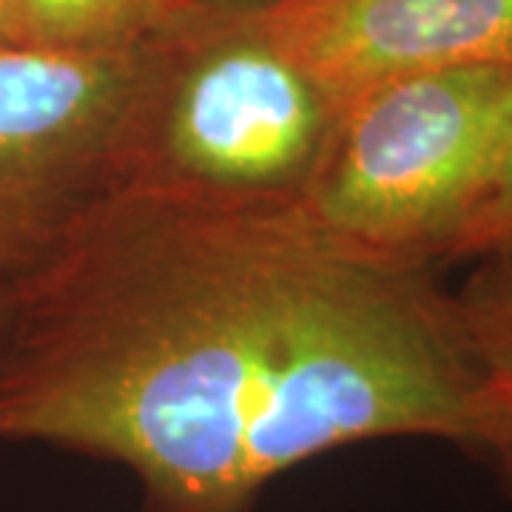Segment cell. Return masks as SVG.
I'll list each match as a JSON object with an SVG mask.
<instances>
[{"label": "cell", "mask_w": 512, "mask_h": 512, "mask_svg": "<svg viewBox=\"0 0 512 512\" xmlns=\"http://www.w3.org/2000/svg\"><path fill=\"white\" fill-rule=\"evenodd\" d=\"M490 416L456 293L285 214L109 197L0 322V441L123 464L143 512H251L359 441L478 458Z\"/></svg>", "instance_id": "1"}, {"label": "cell", "mask_w": 512, "mask_h": 512, "mask_svg": "<svg viewBox=\"0 0 512 512\" xmlns=\"http://www.w3.org/2000/svg\"><path fill=\"white\" fill-rule=\"evenodd\" d=\"M339 111L259 6L191 3L137 46L111 197L288 214Z\"/></svg>", "instance_id": "2"}, {"label": "cell", "mask_w": 512, "mask_h": 512, "mask_svg": "<svg viewBox=\"0 0 512 512\" xmlns=\"http://www.w3.org/2000/svg\"><path fill=\"white\" fill-rule=\"evenodd\" d=\"M512 123V66L410 74L348 100L311 183L285 214L359 262H453L495 180Z\"/></svg>", "instance_id": "3"}, {"label": "cell", "mask_w": 512, "mask_h": 512, "mask_svg": "<svg viewBox=\"0 0 512 512\" xmlns=\"http://www.w3.org/2000/svg\"><path fill=\"white\" fill-rule=\"evenodd\" d=\"M134 52L0 43V285L40 271L111 197Z\"/></svg>", "instance_id": "4"}, {"label": "cell", "mask_w": 512, "mask_h": 512, "mask_svg": "<svg viewBox=\"0 0 512 512\" xmlns=\"http://www.w3.org/2000/svg\"><path fill=\"white\" fill-rule=\"evenodd\" d=\"M276 43L336 100L453 66H512V0H274Z\"/></svg>", "instance_id": "5"}, {"label": "cell", "mask_w": 512, "mask_h": 512, "mask_svg": "<svg viewBox=\"0 0 512 512\" xmlns=\"http://www.w3.org/2000/svg\"><path fill=\"white\" fill-rule=\"evenodd\" d=\"M473 259L476 265L456 291V302L493 399L478 458L490 464L501 490L512 498V242Z\"/></svg>", "instance_id": "6"}, {"label": "cell", "mask_w": 512, "mask_h": 512, "mask_svg": "<svg viewBox=\"0 0 512 512\" xmlns=\"http://www.w3.org/2000/svg\"><path fill=\"white\" fill-rule=\"evenodd\" d=\"M188 0H0L6 43L69 52H134Z\"/></svg>", "instance_id": "7"}, {"label": "cell", "mask_w": 512, "mask_h": 512, "mask_svg": "<svg viewBox=\"0 0 512 512\" xmlns=\"http://www.w3.org/2000/svg\"><path fill=\"white\" fill-rule=\"evenodd\" d=\"M507 242H512V123L493 185L458 242L456 259H473L490 248L507 245Z\"/></svg>", "instance_id": "8"}, {"label": "cell", "mask_w": 512, "mask_h": 512, "mask_svg": "<svg viewBox=\"0 0 512 512\" xmlns=\"http://www.w3.org/2000/svg\"><path fill=\"white\" fill-rule=\"evenodd\" d=\"M188 3H202V6H268L274 0H188Z\"/></svg>", "instance_id": "9"}, {"label": "cell", "mask_w": 512, "mask_h": 512, "mask_svg": "<svg viewBox=\"0 0 512 512\" xmlns=\"http://www.w3.org/2000/svg\"><path fill=\"white\" fill-rule=\"evenodd\" d=\"M9 302H12V285H0V322L9 311Z\"/></svg>", "instance_id": "10"}, {"label": "cell", "mask_w": 512, "mask_h": 512, "mask_svg": "<svg viewBox=\"0 0 512 512\" xmlns=\"http://www.w3.org/2000/svg\"><path fill=\"white\" fill-rule=\"evenodd\" d=\"M0 43H6V37H3V29H0Z\"/></svg>", "instance_id": "11"}]
</instances>
